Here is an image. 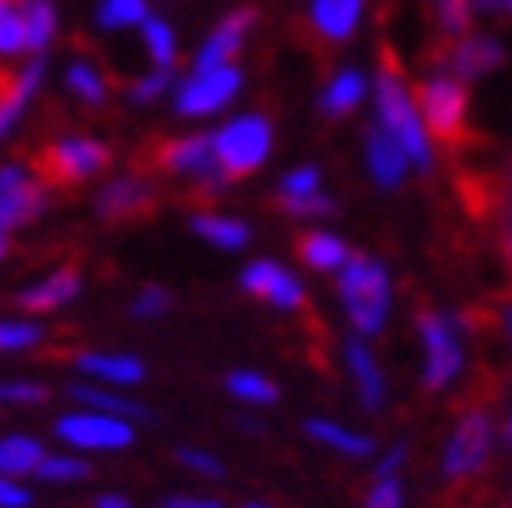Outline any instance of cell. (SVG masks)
I'll return each instance as SVG.
<instances>
[{"instance_id":"obj_46","label":"cell","mask_w":512,"mask_h":508,"mask_svg":"<svg viewBox=\"0 0 512 508\" xmlns=\"http://www.w3.org/2000/svg\"><path fill=\"white\" fill-rule=\"evenodd\" d=\"M492 317H496V321H500V329H504V338H508V342H512V296H508V300H500V304H496V313H492Z\"/></svg>"},{"instance_id":"obj_47","label":"cell","mask_w":512,"mask_h":508,"mask_svg":"<svg viewBox=\"0 0 512 508\" xmlns=\"http://www.w3.org/2000/svg\"><path fill=\"white\" fill-rule=\"evenodd\" d=\"M9 84H13V71H0V134L9 130V121H5V96H9Z\"/></svg>"},{"instance_id":"obj_31","label":"cell","mask_w":512,"mask_h":508,"mask_svg":"<svg viewBox=\"0 0 512 508\" xmlns=\"http://www.w3.org/2000/svg\"><path fill=\"white\" fill-rule=\"evenodd\" d=\"M146 13V0H100V30H130V25H142Z\"/></svg>"},{"instance_id":"obj_27","label":"cell","mask_w":512,"mask_h":508,"mask_svg":"<svg viewBox=\"0 0 512 508\" xmlns=\"http://www.w3.org/2000/svg\"><path fill=\"white\" fill-rule=\"evenodd\" d=\"M21 21H25V55H42L55 38V5L50 0H21Z\"/></svg>"},{"instance_id":"obj_1","label":"cell","mask_w":512,"mask_h":508,"mask_svg":"<svg viewBox=\"0 0 512 508\" xmlns=\"http://www.w3.org/2000/svg\"><path fill=\"white\" fill-rule=\"evenodd\" d=\"M375 105H379V130L396 138V146L408 155V163H417L421 171L433 167L429 155V138H425V125L417 117L413 105V92L404 84V71L392 55V46H379V71H375Z\"/></svg>"},{"instance_id":"obj_24","label":"cell","mask_w":512,"mask_h":508,"mask_svg":"<svg viewBox=\"0 0 512 508\" xmlns=\"http://www.w3.org/2000/svg\"><path fill=\"white\" fill-rule=\"evenodd\" d=\"M192 230L204 238V242H213L221 250H242L250 242V225L238 221V217H221V213H196L192 217Z\"/></svg>"},{"instance_id":"obj_33","label":"cell","mask_w":512,"mask_h":508,"mask_svg":"<svg viewBox=\"0 0 512 508\" xmlns=\"http://www.w3.org/2000/svg\"><path fill=\"white\" fill-rule=\"evenodd\" d=\"M317 192H321V175H317V167H296V171H288L284 180H279V188H275V205H296V200L317 196Z\"/></svg>"},{"instance_id":"obj_7","label":"cell","mask_w":512,"mask_h":508,"mask_svg":"<svg viewBox=\"0 0 512 508\" xmlns=\"http://www.w3.org/2000/svg\"><path fill=\"white\" fill-rule=\"evenodd\" d=\"M417 329L425 342V388L438 392L463 367V346H458V321L438 309H417Z\"/></svg>"},{"instance_id":"obj_37","label":"cell","mask_w":512,"mask_h":508,"mask_svg":"<svg viewBox=\"0 0 512 508\" xmlns=\"http://www.w3.org/2000/svg\"><path fill=\"white\" fill-rule=\"evenodd\" d=\"M167 88H171V67H159V71H150L146 80L130 84V100H134V105H155Z\"/></svg>"},{"instance_id":"obj_2","label":"cell","mask_w":512,"mask_h":508,"mask_svg":"<svg viewBox=\"0 0 512 508\" xmlns=\"http://www.w3.org/2000/svg\"><path fill=\"white\" fill-rule=\"evenodd\" d=\"M338 296L358 334H379L383 317H388V271H383V263L367 259V254H350L346 267L338 271Z\"/></svg>"},{"instance_id":"obj_43","label":"cell","mask_w":512,"mask_h":508,"mask_svg":"<svg viewBox=\"0 0 512 508\" xmlns=\"http://www.w3.org/2000/svg\"><path fill=\"white\" fill-rule=\"evenodd\" d=\"M284 213H292V217H329V213H338V205L329 200L325 192H317V196H304V200H296V205H279Z\"/></svg>"},{"instance_id":"obj_10","label":"cell","mask_w":512,"mask_h":508,"mask_svg":"<svg viewBox=\"0 0 512 508\" xmlns=\"http://www.w3.org/2000/svg\"><path fill=\"white\" fill-rule=\"evenodd\" d=\"M55 434L75 450H125L134 442V425L109 413H71L55 421Z\"/></svg>"},{"instance_id":"obj_38","label":"cell","mask_w":512,"mask_h":508,"mask_svg":"<svg viewBox=\"0 0 512 508\" xmlns=\"http://www.w3.org/2000/svg\"><path fill=\"white\" fill-rule=\"evenodd\" d=\"M50 392L42 384H25V379H5L0 384V404H46Z\"/></svg>"},{"instance_id":"obj_34","label":"cell","mask_w":512,"mask_h":508,"mask_svg":"<svg viewBox=\"0 0 512 508\" xmlns=\"http://www.w3.org/2000/svg\"><path fill=\"white\" fill-rule=\"evenodd\" d=\"M142 38H146V50H150V59H155V67H175V34H171L167 21L146 17Z\"/></svg>"},{"instance_id":"obj_12","label":"cell","mask_w":512,"mask_h":508,"mask_svg":"<svg viewBox=\"0 0 512 508\" xmlns=\"http://www.w3.org/2000/svg\"><path fill=\"white\" fill-rule=\"evenodd\" d=\"M242 292L254 296V300H263V304H275V309H304V304H309L300 279L288 267L271 263V259H254L242 271Z\"/></svg>"},{"instance_id":"obj_49","label":"cell","mask_w":512,"mask_h":508,"mask_svg":"<svg viewBox=\"0 0 512 508\" xmlns=\"http://www.w3.org/2000/svg\"><path fill=\"white\" fill-rule=\"evenodd\" d=\"M96 508H130V500L117 496V492H109V496H100V500H96Z\"/></svg>"},{"instance_id":"obj_25","label":"cell","mask_w":512,"mask_h":508,"mask_svg":"<svg viewBox=\"0 0 512 508\" xmlns=\"http://www.w3.org/2000/svg\"><path fill=\"white\" fill-rule=\"evenodd\" d=\"M67 396H71V400H80V404H88L92 413H109V417H125V421H134V417H138V421H150V409H142V404L125 400V396H117V392H105V388L71 384Z\"/></svg>"},{"instance_id":"obj_8","label":"cell","mask_w":512,"mask_h":508,"mask_svg":"<svg viewBox=\"0 0 512 508\" xmlns=\"http://www.w3.org/2000/svg\"><path fill=\"white\" fill-rule=\"evenodd\" d=\"M488 454H492V421L475 404V409L463 413V421H458V429H454V438L446 446L442 471H446V479H454V484H458V479L479 475L483 463H488Z\"/></svg>"},{"instance_id":"obj_22","label":"cell","mask_w":512,"mask_h":508,"mask_svg":"<svg viewBox=\"0 0 512 508\" xmlns=\"http://www.w3.org/2000/svg\"><path fill=\"white\" fill-rule=\"evenodd\" d=\"M363 92H367V80H363V75H358L354 67H346V71H338L334 80L325 84V92H321V113H325V117H346V113L358 109Z\"/></svg>"},{"instance_id":"obj_40","label":"cell","mask_w":512,"mask_h":508,"mask_svg":"<svg viewBox=\"0 0 512 508\" xmlns=\"http://www.w3.org/2000/svg\"><path fill=\"white\" fill-rule=\"evenodd\" d=\"M175 459L184 463L188 471H196V475H209V479H221V475H225V467H221L217 454H204V450L184 446V450H175Z\"/></svg>"},{"instance_id":"obj_17","label":"cell","mask_w":512,"mask_h":508,"mask_svg":"<svg viewBox=\"0 0 512 508\" xmlns=\"http://www.w3.org/2000/svg\"><path fill=\"white\" fill-rule=\"evenodd\" d=\"M358 13H363V0H313L309 25H313V34H321L325 42L338 46L354 34Z\"/></svg>"},{"instance_id":"obj_15","label":"cell","mask_w":512,"mask_h":508,"mask_svg":"<svg viewBox=\"0 0 512 508\" xmlns=\"http://www.w3.org/2000/svg\"><path fill=\"white\" fill-rule=\"evenodd\" d=\"M75 292H80V267L67 263L59 271H50L42 284L21 288L17 292V309H25V313H50V309H59V304H71Z\"/></svg>"},{"instance_id":"obj_14","label":"cell","mask_w":512,"mask_h":508,"mask_svg":"<svg viewBox=\"0 0 512 508\" xmlns=\"http://www.w3.org/2000/svg\"><path fill=\"white\" fill-rule=\"evenodd\" d=\"M254 9H238V13H229L217 30L204 38V46L196 50V63H192V71H213V67H229L234 63V55L242 50V42H246V34H250V25H254Z\"/></svg>"},{"instance_id":"obj_42","label":"cell","mask_w":512,"mask_h":508,"mask_svg":"<svg viewBox=\"0 0 512 508\" xmlns=\"http://www.w3.org/2000/svg\"><path fill=\"white\" fill-rule=\"evenodd\" d=\"M400 500H404V492L396 484V475H383V479H375V488L367 492L363 508H400Z\"/></svg>"},{"instance_id":"obj_41","label":"cell","mask_w":512,"mask_h":508,"mask_svg":"<svg viewBox=\"0 0 512 508\" xmlns=\"http://www.w3.org/2000/svg\"><path fill=\"white\" fill-rule=\"evenodd\" d=\"M130 309H134V317H163L171 309V292L167 288H142Z\"/></svg>"},{"instance_id":"obj_35","label":"cell","mask_w":512,"mask_h":508,"mask_svg":"<svg viewBox=\"0 0 512 508\" xmlns=\"http://www.w3.org/2000/svg\"><path fill=\"white\" fill-rule=\"evenodd\" d=\"M34 475L55 479V484H67V479H88V475H92V467H88L84 459H67V454H46Z\"/></svg>"},{"instance_id":"obj_18","label":"cell","mask_w":512,"mask_h":508,"mask_svg":"<svg viewBox=\"0 0 512 508\" xmlns=\"http://www.w3.org/2000/svg\"><path fill=\"white\" fill-rule=\"evenodd\" d=\"M367 163H371V175H375L379 188H396L408 171V155L396 146V138H388L379 130V125L367 130Z\"/></svg>"},{"instance_id":"obj_48","label":"cell","mask_w":512,"mask_h":508,"mask_svg":"<svg viewBox=\"0 0 512 508\" xmlns=\"http://www.w3.org/2000/svg\"><path fill=\"white\" fill-rule=\"evenodd\" d=\"M400 463H404V446H396V450L388 454V459L379 463V479H383V475H396V467H400Z\"/></svg>"},{"instance_id":"obj_20","label":"cell","mask_w":512,"mask_h":508,"mask_svg":"<svg viewBox=\"0 0 512 508\" xmlns=\"http://www.w3.org/2000/svg\"><path fill=\"white\" fill-rule=\"evenodd\" d=\"M296 254H300V259L309 263L313 271H342V267H346V259H350L346 242H342V238H334V234H325V230H309V234H300Z\"/></svg>"},{"instance_id":"obj_50","label":"cell","mask_w":512,"mask_h":508,"mask_svg":"<svg viewBox=\"0 0 512 508\" xmlns=\"http://www.w3.org/2000/svg\"><path fill=\"white\" fill-rule=\"evenodd\" d=\"M504 442H512V413H508V421H504Z\"/></svg>"},{"instance_id":"obj_9","label":"cell","mask_w":512,"mask_h":508,"mask_svg":"<svg viewBox=\"0 0 512 508\" xmlns=\"http://www.w3.org/2000/svg\"><path fill=\"white\" fill-rule=\"evenodd\" d=\"M242 88V71L229 63V67H213V71H192L184 84L175 92V109L184 117H204V113H217L225 109L229 100L238 96Z\"/></svg>"},{"instance_id":"obj_11","label":"cell","mask_w":512,"mask_h":508,"mask_svg":"<svg viewBox=\"0 0 512 508\" xmlns=\"http://www.w3.org/2000/svg\"><path fill=\"white\" fill-rule=\"evenodd\" d=\"M504 63V46L488 34H471V38H458L450 42L442 55H438V75H450V80L467 84V80H479Z\"/></svg>"},{"instance_id":"obj_51","label":"cell","mask_w":512,"mask_h":508,"mask_svg":"<svg viewBox=\"0 0 512 508\" xmlns=\"http://www.w3.org/2000/svg\"><path fill=\"white\" fill-rule=\"evenodd\" d=\"M5 250H9V238H5V234H0V259H5Z\"/></svg>"},{"instance_id":"obj_3","label":"cell","mask_w":512,"mask_h":508,"mask_svg":"<svg viewBox=\"0 0 512 508\" xmlns=\"http://www.w3.org/2000/svg\"><path fill=\"white\" fill-rule=\"evenodd\" d=\"M417 109L425 138L442 142L446 150H458L471 142V121H467V88L450 80V75H429L417 84Z\"/></svg>"},{"instance_id":"obj_19","label":"cell","mask_w":512,"mask_h":508,"mask_svg":"<svg viewBox=\"0 0 512 508\" xmlns=\"http://www.w3.org/2000/svg\"><path fill=\"white\" fill-rule=\"evenodd\" d=\"M46 209V188L38 180L21 184L13 192H0V234H9L13 225H25L30 217H38Z\"/></svg>"},{"instance_id":"obj_53","label":"cell","mask_w":512,"mask_h":508,"mask_svg":"<svg viewBox=\"0 0 512 508\" xmlns=\"http://www.w3.org/2000/svg\"><path fill=\"white\" fill-rule=\"evenodd\" d=\"M246 508H263V504H246Z\"/></svg>"},{"instance_id":"obj_29","label":"cell","mask_w":512,"mask_h":508,"mask_svg":"<svg viewBox=\"0 0 512 508\" xmlns=\"http://www.w3.org/2000/svg\"><path fill=\"white\" fill-rule=\"evenodd\" d=\"M225 388L234 392L238 400H246V404H275L279 400V388L271 384L267 375H259V371H229Z\"/></svg>"},{"instance_id":"obj_36","label":"cell","mask_w":512,"mask_h":508,"mask_svg":"<svg viewBox=\"0 0 512 508\" xmlns=\"http://www.w3.org/2000/svg\"><path fill=\"white\" fill-rule=\"evenodd\" d=\"M46 334L34 321H0V350H25V346H38Z\"/></svg>"},{"instance_id":"obj_45","label":"cell","mask_w":512,"mask_h":508,"mask_svg":"<svg viewBox=\"0 0 512 508\" xmlns=\"http://www.w3.org/2000/svg\"><path fill=\"white\" fill-rule=\"evenodd\" d=\"M163 508H221V500H209V496H167Z\"/></svg>"},{"instance_id":"obj_32","label":"cell","mask_w":512,"mask_h":508,"mask_svg":"<svg viewBox=\"0 0 512 508\" xmlns=\"http://www.w3.org/2000/svg\"><path fill=\"white\" fill-rule=\"evenodd\" d=\"M13 55H25V21H21V5L0 0V59Z\"/></svg>"},{"instance_id":"obj_44","label":"cell","mask_w":512,"mask_h":508,"mask_svg":"<svg viewBox=\"0 0 512 508\" xmlns=\"http://www.w3.org/2000/svg\"><path fill=\"white\" fill-rule=\"evenodd\" d=\"M34 496L30 488H21L17 479H0V508H30Z\"/></svg>"},{"instance_id":"obj_26","label":"cell","mask_w":512,"mask_h":508,"mask_svg":"<svg viewBox=\"0 0 512 508\" xmlns=\"http://www.w3.org/2000/svg\"><path fill=\"white\" fill-rule=\"evenodd\" d=\"M304 434L317 438L321 446H334V450L350 454V459H363V454H371V450H375V442H371V438L354 434V429H346V425H338V421H325V417L304 421Z\"/></svg>"},{"instance_id":"obj_16","label":"cell","mask_w":512,"mask_h":508,"mask_svg":"<svg viewBox=\"0 0 512 508\" xmlns=\"http://www.w3.org/2000/svg\"><path fill=\"white\" fill-rule=\"evenodd\" d=\"M75 367L88 371L92 379H100V384H142V359H134V354H96V350H75L71 354Z\"/></svg>"},{"instance_id":"obj_13","label":"cell","mask_w":512,"mask_h":508,"mask_svg":"<svg viewBox=\"0 0 512 508\" xmlns=\"http://www.w3.org/2000/svg\"><path fill=\"white\" fill-rule=\"evenodd\" d=\"M100 221H138L155 213V188L146 184V175H117L96 196Z\"/></svg>"},{"instance_id":"obj_4","label":"cell","mask_w":512,"mask_h":508,"mask_svg":"<svg viewBox=\"0 0 512 508\" xmlns=\"http://www.w3.org/2000/svg\"><path fill=\"white\" fill-rule=\"evenodd\" d=\"M109 159H113V150L105 142H96L88 134H67V138L38 150L34 171H38L42 188H71V184L92 180L96 171H105Z\"/></svg>"},{"instance_id":"obj_28","label":"cell","mask_w":512,"mask_h":508,"mask_svg":"<svg viewBox=\"0 0 512 508\" xmlns=\"http://www.w3.org/2000/svg\"><path fill=\"white\" fill-rule=\"evenodd\" d=\"M488 217H492L496 234H500L504 259H508V267H512V159H508L504 180H496V196H492V205H488Z\"/></svg>"},{"instance_id":"obj_39","label":"cell","mask_w":512,"mask_h":508,"mask_svg":"<svg viewBox=\"0 0 512 508\" xmlns=\"http://www.w3.org/2000/svg\"><path fill=\"white\" fill-rule=\"evenodd\" d=\"M438 21L446 34H463L471 25V0H438Z\"/></svg>"},{"instance_id":"obj_52","label":"cell","mask_w":512,"mask_h":508,"mask_svg":"<svg viewBox=\"0 0 512 508\" xmlns=\"http://www.w3.org/2000/svg\"><path fill=\"white\" fill-rule=\"evenodd\" d=\"M500 13H508V17H512V0H500Z\"/></svg>"},{"instance_id":"obj_5","label":"cell","mask_w":512,"mask_h":508,"mask_svg":"<svg viewBox=\"0 0 512 508\" xmlns=\"http://www.w3.org/2000/svg\"><path fill=\"white\" fill-rule=\"evenodd\" d=\"M213 150H217V167L225 171V180L254 175L271 155V121L259 117V113L225 121L221 130L213 134Z\"/></svg>"},{"instance_id":"obj_21","label":"cell","mask_w":512,"mask_h":508,"mask_svg":"<svg viewBox=\"0 0 512 508\" xmlns=\"http://www.w3.org/2000/svg\"><path fill=\"white\" fill-rule=\"evenodd\" d=\"M46 459V450L30 434H9L0 438V479H17V475H34L38 463Z\"/></svg>"},{"instance_id":"obj_30","label":"cell","mask_w":512,"mask_h":508,"mask_svg":"<svg viewBox=\"0 0 512 508\" xmlns=\"http://www.w3.org/2000/svg\"><path fill=\"white\" fill-rule=\"evenodd\" d=\"M67 88H71L75 96H80L84 105H105V100H109V84H105V75H100L92 63H84V59L67 67Z\"/></svg>"},{"instance_id":"obj_6","label":"cell","mask_w":512,"mask_h":508,"mask_svg":"<svg viewBox=\"0 0 512 508\" xmlns=\"http://www.w3.org/2000/svg\"><path fill=\"white\" fill-rule=\"evenodd\" d=\"M134 171H175V175H217V150H213V134H192V138H159L146 146V155H134ZM225 175V171H221Z\"/></svg>"},{"instance_id":"obj_23","label":"cell","mask_w":512,"mask_h":508,"mask_svg":"<svg viewBox=\"0 0 512 508\" xmlns=\"http://www.w3.org/2000/svg\"><path fill=\"white\" fill-rule=\"evenodd\" d=\"M346 363L354 371V384H358V396H363V404H367V409H379V404H383V375H379V367L371 359V350L358 342V338H350L346 342Z\"/></svg>"}]
</instances>
